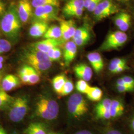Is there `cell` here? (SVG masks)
<instances>
[{"mask_svg": "<svg viewBox=\"0 0 134 134\" xmlns=\"http://www.w3.org/2000/svg\"><path fill=\"white\" fill-rule=\"evenodd\" d=\"M43 37L45 39L61 40L62 38V33L60 26L56 25H53L49 27L43 35Z\"/></svg>", "mask_w": 134, "mask_h": 134, "instance_id": "cell-21", "label": "cell"}, {"mask_svg": "<svg viewBox=\"0 0 134 134\" xmlns=\"http://www.w3.org/2000/svg\"><path fill=\"white\" fill-rule=\"evenodd\" d=\"M19 77L21 81L25 85L29 84V77L27 72L24 73L19 72Z\"/></svg>", "mask_w": 134, "mask_h": 134, "instance_id": "cell-37", "label": "cell"}, {"mask_svg": "<svg viewBox=\"0 0 134 134\" xmlns=\"http://www.w3.org/2000/svg\"><path fill=\"white\" fill-rule=\"evenodd\" d=\"M17 134V133H13V134Z\"/></svg>", "mask_w": 134, "mask_h": 134, "instance_id": "cell-49", "label": "cell"}, {"mask_svg": "<svg viewBox=\"0 0 134 134\" xmlns=\"http://www.w3.org/2000/svg\"><path fill=\"white\" fill-rule=\"evenodd\" d=\"M63 43L61 40L45 39L32 44L31 47L43 53H47L52 48L59 47Z\"/></svg>", "mask_w": 134, "mask_h": 134, "instance_id": "cell-12", "label": "cell"}, {"mask_svg": "<svg viewBox=\"0 0 134 134\" xmlns=\"http://www.w3.org/2000/svg\"><path fill=\"white\" fill-rule=\"evenodd\" d=\"M0 28L8 38L14 41L18 39L21 28V22L18 13L17 7L11 4L2 17Z\"/></svg>", "mask_w": 134, "mask_h": 134, "instance_id": "cell-1", "label": "cell"}, {"mask_svg": "<svg viewBox=\"0 0 134 134\" xmlns=\"http://www.w3.org/2000/svg\"><path fill=\"white\" fill-rule=\"evenodd\" d=\"M24 134H46L44 126L40 123H32L24 132Z\"/></svg>", "mask_w": 134, "mask_h": 134, "instance_id": "cell-22", "label": "cell"}, {"mask_svg": "<svg viewBox=\"0 0 134 134\" xmlns=\"http://www.w3.org/2000/svg\"><path fill=\"white\" fill-rule=\"evenodd\" d=\"M48 57L52 62L53 61H59L61 59L62 52L59 47L52 48L47 53Z\"/></svg>", "mask_w": 134, "mask_h": 134, "instance_id": "cell-30", "label": "cell"}, {"mask_svg": "<svg viewBox=\"0 0 134 134\" xmlns=\"http://www.w3.org/2000/svg\"><path fill=\"white\" fill-rule=\"evenodd\" d=\"M75 134H93L92 132L90 131L86 130H81L80 131L77 132Z\"/></svg>", "mask_w": 134, "mask_h": 134, "instance_id": "cell-43", "label": "cell"}, {"mask_svg": "<svg viewBox=\"0 0 134 134\" xmlns=\"http://www.w3.org/2000/svg\"><path fill=\"white\" fill-rule=\"evenodd\" d=\"M102 134H123L118 130L111 127H105L102 132Z\"/></svg>", "mask_w": 134, "mask_h": 134, "instance_id": "cell-36", "label": "cell"}, {"mask_svg": "<svg viewBox=\"0 0 134 134\" xmlns=\"http://www.w3.org/2000/svg\"><path fill=\"white\" fill-rule=\"evenodd\" d=\"M56 7L45 5L35 9L33 13V21H42L48 23L49 21L58 20V10Z\"/></svg>", "mask_w": 134, "mask_h": 134, "instance_id": "cell-7", "label": "cell"}, {"mask_svg": "<svg viewBox=\"0 0 134 134\" xmlns=\"http://www.w3.org/2000/svg\"><path fill=\"white\" fill-rule=\"evenodd\" d=\"M121 78L127 85L134 87V78L128 76L121 77Z\"/></svg>", "mask_w": 134, "mask_h": 134, "instance_id": "cell-39", "label": "cell"}, {"mask_svg": "<svg viewBox=\"0 0 134 134\" xmlns=\"http://www.w3.org/2000/svg\"><path fill=\"white\" fill-rule=\"evenodd\" d=\"M20 84L19 77L14 75H8L3 79L1 86L5 91H9L18 87Z\"/></svg>", "mask_w": 134, "mask_h": 134, "instance_id": "cell-18", "label": "cell"}, {"mask_svg": "<svg viewBox=\"0 0 134 134\" xmlns=\"http://www.w3.org/2000/svg\"><path fill=\"white\" fill-rule=\"evenodd\" d=\"M31 5L35 9L45 5H52L56 7L60 6V0H32Z\"/></svg>", "mask_w": 134, "mask_h": 134, "instance_id": "cell-27", "label": "cell"}, {"mask_svg": "<svg viewBox=\"0 0 134 134\" xmlns=\"http://www.w3.org/2000/svg\"><path fill=\"white\" fill-rule=\"evenodd\" d=\"M21 60L27 65L34 68L39 74L49 69L52 63L47 53L38 51L31 46L23 51Z\"/></svg>", "mask_w": 134, "mask_h": 134, "instance_id": "cell-2", "label": "cell"}, {"mask_svg": "<svg viewBox=\"0 0 134 134\" xmlns=\"http://www.w3.org/2000/svg\"><path fill=\"white\" fill-rule=\"evenodd\" d=\"M74 71L78 78L86 81H90L93 75L92 69L85 64H77L74 68Z\"/></svg>", "mask_w": 134, "mask_h": 134, "instance_id": "cell-15", "label": "cell"}, {"mask_svg": "<svg viewBox=\"0 0 134 134\" xmlns=\"http://www.w3.org/2000/svg\"><path fill=\"white\" fill-rule=\"evenodd\" d=\"M91 87V86L88 84L87 81L82 80H80L77 81L76 84V88L77 91L83 94H86Z\"/></svg>", "mask_w": 134, "mask_h": 134, "instance_id": "cell-32", "label": "cell"}, {"mask_svg": "<svg viewBox=\"0 0 134 134\" xmlns=\"http://www.w3.org/2000/svg\"><path fill=\"white\" fill-rule=\"evenodd\" d=\"M87 98L92 101H100L103 96V92L98 87H91L86 94Z\"/></svg>", "mask_w": 134, "mask_h": 134, "instance_id": "cell-24", "label": "cell"}, {"mask_svg": "<svg viewBox=\"0 0 134 134\" xmlns=\"http://www.w3.org/2000/svg\"><path fill=\"white\" fill-rule=\"evenodd\" d=\"M116 88L118 92L120 93H125L131 92L134 90V87L131 86H123L116 85Z\"/></svg>", "mask_w": 134, "mask_h": 134, "instance_id": "cell-35", "label": "cell"}, {"mask_svg": "<svg viewBox=\"0 0 134 134\" xmlns=\"http://www.w3.org/2000/svg\"><path fill=\"white\" fill-rule=\"evenodd\" d=\"M14 99V97L8 94L0 86V109L9 108Z\"/></svg>", "mask_w": 134, "mask_h": 134, "instance_id": "cell-20", "label": "cell"}, {"mask_svg": "<svg viewBox=\"0 0 134 134\" xmlns=\"http://www.w3.org/2000/svg\"><path fill=\"white\" fill-rule=\"evenodd\" d=\"M9 112L10 120L19 122L24 119L29 110V99L25 96L14 98L10 104Z\"/></svg>", "mask_w": 134, "mask_h": 134, "instance_id": "cell-4", "label": "cell"}, {"mask_svg": "<svg viewBox=\"0 0 134 134\" xmlns=\"http://www.w3.org/2000/svg\"><path fill=\"white\" fill-rule=\"evenodd\" d=\"M77 46L72 41L65 43L63 47V58L65 65L69 66L77 56Z\"/></svg>", "mask_w": 134, "mask_h": 134, "instance_id": "cell-13", "label": "cell"}, {"mask_svg": "<svg viewBox=\"0 0 134 134\" xmlns=\"http://www.w3.org/2000/svg\"><path fill=\"white\" fill-rule=\"evenodd\" d=\"M63 14L66 17H74L80 18L83 14V9H72L63 11Z\"/></svg>", "mask_w": 134, "mask_h": 134, "instance_id": "cell-33", "label": "cell"}, {"mask_svg": "<svg viewBox=\"0 0 134 134\" xmlns=\"http://www.w3.org/2000/svg\"><path fill=\"white\" fill-rule=\"evenodd\" d=\"M58 134V133H49V134Z\"/></svg>", "mask_w": 134, "mask_h": 134, "instance_id": "cell-48", "label": "cell"}, {"mask_svg": "<svg viewBox=\"0 0 134 134\" xmlns=\"http://www.w3.org/2000/svg\"><path fill=\"white\" fill-rule=\"evenodd\" d=\"M88 36H91L90 26L87 24H84L76 29L74 35L72 38V41Z\"/></svg>", "mask_w": 134, "mask_h": 134, "instance_id": "cell-25", "label": "cell"}, {"mask_svg": "<svg viewBox=\"0 0 134 134\" xmlns=\"http://www.w3.org/2000/svg\"><path fill=\"white\" fill-rule=\"evenodd\" d=\"M129 69V67L127 65V64H126V65H122L121 66H120V67H118V68H117L116 69L115 71L113 72V74H119V73H121L122 72H124V71H126V70H128Z\"/></svg>", "mask_w": 134, "mask_h": 134, "instance_id": "cell-40", "label": "cell"}, {"mask_svg": "<svg viewBox=\"0 0 134 134\" xmlns=\"http://www.w3.org/2000/svg\"><path fill=\"white\" fill-rule=\"evenodd\" d=\"M59 112L57 102L48 97H42L39 100L36 106V116L47 120L55 119Z\"/></svg>", "mask_w": 134, "mask_h": 134, "instance_id": "cell-3", "label": "cell"}, {"mask_svg": "<svg viewBox=\"0 0 134 134\" xmlns=\"http://www.w3.org/2000/svg\"><path fill=\"white\" fill-rule=\"evenodd\" d=\"M130 128L132 132L134 134V115H133V116L131 117V120H130Z\"/></svg>", "mask_w": 134, "mask_h": 134, "instance_id": "cell-42", "label": "cell"}, {"mask_svg": "<svg viewBox=\"0 0 134 134\" xmlns=\"http://www.w3.org/2000/svg\"><path fill=\"white\" fill-rule=\"evenodd\" d=\"M68 110L72 116L78 118L87 113L88 107L83 97L80 93H76L72 94L68 100Z\"/></svg>", "mask_w": 134, "mask_h": 134, "instance_id": "cell-6", "label": "cell"}, {"mask_svg": "<svg viewBox=\"0 0 134 134\" xmlns=\"http://www.w3.org/2000/svg\"><path fill=\"white\" fill-rule=\"evenodd\" d=\"M26 65L29 77V85H34L38 83L40 80L39 73L34 68L27 65Z\"/></svg>", "mask_w": 134, "mask_h": 134, "instance_id": "cell-26", "label": "cell"}, {"mask_svg": "<svg viewBox=\"0 0 134 134\" xmlns=\"http://www.w3.org/2000/svg\"><path fill=\"white\" fill-rule=\"evenodd\" d=\"M124 111V104L118 99H111L110 112L111 119H116L123 114Z\"/></svg>", "mask_w": 134, "mask_h": 134, "instance_id": "cell-19", "label": "cell"}, {"mask_svg": "<svg viewBox=\"0 0 134 134\" xmlns=\"http://www.w3.org/2000/svg\"><path fill=\"white\" fill-rule=\"evenodd\" d=\"M66 79L67 77L63 74L58 75L53 78L52 80L53 89L58 95L60 93Z\"/></svg>", "mask_w": 134, "mask_h": 134, "instance_id": "cell-23", "label": "cell"}, {"mask_svg": "<svg viewBox=\"0 0 134 134\" xmlns=\"http://www.w3.org/2000/svg\"><path fill=\"white\" fill-rule=\"evenodd\" d=\"M126 64H127V62L124 58H116L110 61L108 66V70L111 73L113 74L117 68Z\"/></svg>", "mask_w": 134, "mask_h": 134, "instance_id": "cell-29", "label": "cell"}, {"mask_svg": "<svg viewBox=\"0 0 134 134\" xmlns=\"http://www.w3.org/2000/svg\"><path fill=\"white\" fill-rule=\"evenodd\" d=\"M49 27L48 23L42 21H33L29 30V35L35 38L42 37Z\"/></svg>", "mask_w": 134, "mask_h": 134, "instance_id": "cell-16", "label": "cell"}, {"mask_svg": "<svg viewBox=\"0 0 134 134\" xmlns=\"http://www.w3.org/2000/svg\"><path fill=\"white\" fill-rule=\"evenodd\" d=\"M87 58L91 66L96 73H99L104 68V62L100 54L98 52H91L87 54Z\"/></svg>", "mask_w": 134, "mask_h": 134, "instance_id": "cell-17", "label": "cell"}, {"mask_svg": "<svg viewBox=\"0 0 134 134\" xmlns=\"http://www.w3.org/2000/svg\"><path fill=\"white\" fill-rule=\"evenodd\" d=\"M74 88V86L72 81L67 77L66 80L63 87L62 89L59 96H67L69 94L73 91Z\"/></svg>", "mask_w": 134, "mask_h": 134, "instance_id": "cell-31", "label": "cell"}, {"mask_svg": "<svg viewBox=\"0 0 134 134\" xmlns=\"http://www.w3.org/2000/svg\"><path fill=\"white\" fill-rule=\"evenodd\" d=\"M17 7L19 19L23 24L28 23L32 18L33 11L31 2L30 0H19Z\"/></svg>", "mask_w": 134, "mask_h": 134, "instance_id": "cell-9", "label": "cell"}, {"mask_svg": "<svg viewBox=\"0 0 134 134\" xmlns=\"http://www.w3.org/2000/svg\"><path fill=\"white\" fill-rule=\"evenodd\" d=\"M11 48L12 44L8 40L0 39V55L8 52L10 50Z\"/></svg>", "mask_w": 134, "mask_h": 134, "instance_id": "cell-34", "label": "cell"}, {"mask_svg": "<svg viewBox=\"0 0 134 134\" xmlns=\"http://www.w3.org/2000/svg\"><path fill=\"white\" fill-rule=\"evenodd\" d=\"M84 0H70L65 5L63 11L72 9H83Z\"/></svg>", "mask_w": 134, "mask_h": 134, "instance_id": "cell-28", "label": "cell"}, {"mask_svg": "<svg viewBox=\"0 0 134 134\" xmlns=\"http://www.w3.org/2000/svg\"><path fill=\"white\" fill-rule=\"evenodd\" d=\"M102 0H93V1L91 3V4L90 5L87 10L89 12H93L95 10L97 6L100 3Z\"/></svg>", "mask_w": 134, "mask_h": 134, "instance_id": "cell-38", "label": "cell"}, {"mask_svg": "<svg viewBox=\"0 0 134 134\" xmlns=\"http://www.w3.org/2000/svg\"><path fill=\"white\" fill-rule=\"evenodd\" d=\"M93 13L95 20L99 21L119 13V8L113 0H102Z\"/></svg>", "mask_w": 134, "mask_h": 134, "instance_id": "cell-8", "label": "cell"}, {"mask_svg": "<svg viewBox=\"0 0 134 134\" xmlns=\"http://www.w3.org/2000/svg\"><path fill=\"white\" fill-rule=\"evenodd\" d=\"M111 99L105 98L96 106L95 108L96 117L98 119L109 120L111 119L110 109Z\"/></svg>", "mask_w": 134, "mask_h": 134, "instance_id": "cell-11", "label": "cell"}, {"mask_svg": "<svg viewBox=\"0 0 134 134\" xmlns=\"http://www.w3.org/2000/svg\"><path fill=\"white\" fill-rule=\"evenodd\" d=\"M93 0H84V8L87 9Z\"/></svg>", "mask_w": 134, "mask_h": 134, "instance_id": "cell-44", "label": "cell"}, {"mask_svg": "<svg viewBox=\"0 0 134 134\" xmlns=\"http://www.w3.org/2000/svg\"><path fill=\"white\" fill-rule=\"evenodd\" d=\"M6 10L7 8L5 3L2 0H0V18H2L5 14Z\"/></svg>", "mask_w": 134, "mask_h": 134, "instance_id": "cell-41", "label": "cell"}, {"mask_svg": "<svg viewBox=\"0 0 134 134\" xmlns=\"http://www.w3.org/2000/svg\"><path fill=\"white\" fill-rule=\"evenodd\" d=\"M113 20L114 24L119 30L124 32L128 30L131 25V16L125 12L117 13Z\"/></svg>", "mask_w": 134, "mask_h": 134, "instance_id": "cell-14", "label": "cell"}, {"mask_svg": "<svg viewBox=\"0 0 134 134\" xmlns=\"http://www.w3.org/2000/svg\"><path fill=\"white\" fill-rule=\"evenodd\" d=\"M117 1L121 2H129L130 0H117Z\"/></svg>", "mask_w": 134, "mask_h": 134, "instance_id": "cell-47", "label": "cell"}, {"mask_svg": "<svg viewBox=\"0 0 134 134\" xmlns=\"http://www.w3.org/2000/svg\"><path fill=\"white\" fill-rule=\"evenodd\" d=\"M128 40V35L124 32L116 31L110 32L99 48L101 51H110L122 47Z\"/></svg>", "mask_w": 134, "mask_h": 134, "instance_id": "cell-5", "label": "cell"}, {"mask_svg": "<svg viewBox=\"0 0 134 134\" xmlns=\"http://www.w3.org/2000/svg\"><path fill=\"white\" fill-rule=\"evenodd\" d=\"M0 134H7L5 130L1 126H0Z\"/></svg>", "mask_w": 134, "mask_h": 134, "instance_id": "cell-46", "label": "cell"}, {"mask_svg": "<svg viewBox=\"0 0 134 134\" xmlns=\"http://www.w3.org/2000/svg\"><path fill=\"white\" fill-rule=\"evenodd\" d=\"M4 60V58L2 56H0V70L3 68V62Z\"/></svg>", "mask_w": 134, "mask_h": 134, "instance_id": "cell-45", "label": "cell"}, {"mask_svg": "<svg viewBox=\"0 0 134 134\" xmlns=\"http://www.w3.org/2000/svg\"><path fill=\"white\" fill-rule=\"evenodd\" d=\"M60 27L62 33L61 40L64 43L69 41L70 39L72 38L77 29L75 22L72 19L68 20H61Z\"/></svg>", "mask_w": 134, "mask_h": 134, "instance_id": "cell-10", "label": "cell"}]
</instances>
